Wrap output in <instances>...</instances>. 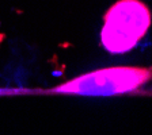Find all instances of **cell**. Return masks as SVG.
I'll return each mask as SVG.
<instances>
[{
  "label": "cell",
  "instance_id": "1",
  "mask_svg": "<svg viewBox=\"0 0 152 135\" xmlns=\"http://www.w3.org/2000/svg\"><path fill=\"white\" fill-rule=\"evenodd\" d=\"M151 26V12L140 0H120L110 7L101 31L103 47L111 54H122L139 43Z\"/></svg>",
  "mask_w": 152,
  "mask_h": 135
},
{
  "label": "cell",
  "instance_id": "2",
  "mask_svg": "<svg viewBox=\"0 0 152 135\" xmlns=\"http://www.w3.org/2000/svg\"><path fill=\"white\" fill-rule=\"evenodd\" d=\"M151 79V68L115 66L86 73L58 85L52 91L82 96H113L136 91Z\"/></svg>",
  "mask_w": 152,
  "mask_h": 135
}]
</instances>
